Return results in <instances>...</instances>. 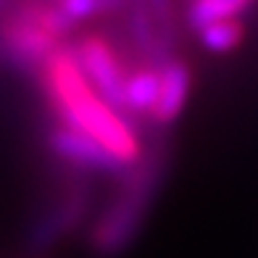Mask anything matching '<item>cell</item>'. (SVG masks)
I'll return each instance as SVG.
<instances>
[{
	"mask_svg": "<svg viewBox=\"0 0 258 258\" xmlns=\"http://www.w3.org/2000/svg\"><path fill=\"white\" fill-rule=\"evenodd\" d=\"M169 161V148L158 143L129 166V171L119 179V190H116L113 201L103 208V214L95 219L87 234L92 255L119 258L135 245L163 182H166Z\"/></svg>",
	"mask_w": 258,
	"mask_h": 258,
	"instance_id": "2",
	"label": "cell"
},
{
	"mask_svg": "<svg viewBox=\"0 0 258 258\" xmlns=\"http://www.w3.org/2000/svg\"><path fill=\"white\" fill-rule=\"evenodd\" d=\"M161 92V72L153 66L140 63L132 69L126 82V103L132 116H153Z\"/></svg>",
	"mask_w": 258,
	"mask_h": 258,
	"instance_id": "8",
	"label": "cell"
},
{
	"mask_svg": "<svg viewBox=\"0 0 258 258\" xmlns=\"http://www.w3.org/2000/svg\"><path fill=\"white\" fill-rule=\"evenodd\" d=\"M72 55L77 58L79 69L85 72L92 90L111 105L113 111L121 116H129V103H126V82L129 74L119 53L113 50V45L100 37V34H87V37L77 40L72 48Z\"/></svg>",
	"mask_w": 258,
	"mask_h": 258,
	"instance_id": "4",
	"label": "cell"
},
{
	"mask_svg": "<svg viewBox=\"0 0 258 258\" xmlns=\"http://www.w3.org/2000/svg\"><path fill=\"white\" fill-rule=\"evenodd\" d=\"M148 6H150V14L156 19L161 37L177 48L179 34H177V16H174V0H148Z\"/></svg>",
	"mask_w": 258,
	"mask_h": 258,
	"instance_id": "12",
	"label": "cell"
},
{
	"mask_svg": "<svg viewBox=\"0 0 258 258\" xmlns=\"http://www.w3.org/2000/svg\"><path fill=\"white\" fill-rule=\"evenodd\" d=\"M195 34H198V42H201L208 53L227 55L242 42V24L237 19L216 21V24H211V27L195 32Z\"/></svg>",
	"mask_w": 258,
	"mask_h": 258,
	"instance_id": "10",
	"label": "cell"
},
{
	"mask_svg": "<svg viewBox=\"0 0 258 258\" xmlns=\"http://www.w3.org/2000/svg\"><path fill=\"white\" fill-rule=\"evenodd\" d=\"M40 79L50 108L63 126H72L77 132L98 140L100 145H105L111 153L124 158L126 163L140 161L143 148H140L135 126L129 124L126 116L113 111L92 90V85L87 82L85 72L79 69L77 58L69 48H61L50 58V63L45 66Z\"/></svg>",
	"mask_w": 258,
	"mask_h": 258,
	"instance_id": "1",
	"label": "cell"
},
{
	"mask_svg": "<svg viewBox=\"0 0 258 258\" xmlns=\"http://www.w3.org/2000/svg\"><path fill=\"white\" fill-rule=\"evenodd\" d=\"M90 190L85 184H72L69 190L42 211L24 234V250L29 255H45L66 234H72L90 211Z\"/></svg>",
	"mask_w": 258,
	"mask_h": 258,
	"instance_id": "5",
	"label": "cell"
},
{
	"mask_svg": "<svg viewBox=\"0 0 258 258\" xmlns=\"http://www.w3.org/2000/svg\"><path fill=\"white\" fill-rule=\"evenodd\" d=\"M74 27L58 0H11L0 14V66L21 77H42Z\"/></svg>",
	"mask_w": 258,
	"mask_h": 258,
	"instance_id": "3",
	"label": "cell"
},
{
	"mask_svg": "<svg viewBox=\"0 0 258 258\" xmlns=\"http://www.w3.org/2000/svg\"><path fill=\"white\" fill-rule=\"evenodd\" d=\"M253 0H192L187 3V24H190L192 32H201L216 21H229L237 19L240 14L250 8Z\"/></svg>",
	"mask_w": 258,
	"mask_h": 258,
	"instance_id": "9",
	"label": "cell"
},
{
	"mask_svg": "<svg viewBox=\"0 0 258 258\" xmlns=\"http://www.w3.org/2000/svg\"><path fill=\"white\" fill-rule=\"evenodd\" d=\"M48 148L50 153L69 163L77 171H87V174H108V177H124L132 163H126L116 153H111L105 145H100L98 140H92L87 135L77 132L72 126L58 124L50 129L48 135Z\"/></svg>",
	"mask_w": 258,
	"mask_h": 258,
	"instance_id": "6",
	"label": "cell"
},
{
	"mask_svg": "<svg viewBox=\"0 0 258 258\" xmlns=\"http://www.w3.org/2000/svg\"><path fill=\"white\" fill-rule=\"evenodd\" d=\"M8 3H11V0H0V14H3V8H6Z\"/></svg>",
	"mask_w": 258,
	"mask_h": 258,
	"instance_id": "13",
	"label": "cell"
},
{
	"mask_svg": "<svg viewBox=\"0 0 258 258\" xmlns=\"http://www.w3.org/2000/svg\"><path fill=\"white\" fill-rule=\"evenodd\" d=\"M192 90V69L182 58H174L169 66L161 69V92L158 103L153 111V124L158 126H171L182 116L187 100H190Z\"/></svg>",
	"mask_w": 258,
	"mask_h": 258,
	"instance_id": "7",
	"label": "cell"
},
{
	"mask_svg": "<svg viewBox=\"0 0 258 258\" xmlns=\"http://www.w3.org/2000/svg\"><path fill=\"white\" fill-rule=\"evenodd\" d=\"M58 6L63 8V14L79 24L85 19H95L105 14H121L126 11V0H58Z\"/></svg>",
	"mask_w": 258,
	"mask_h": 258,
	"instance_id": "11",
	"label": "cell"
}]
</instances>
